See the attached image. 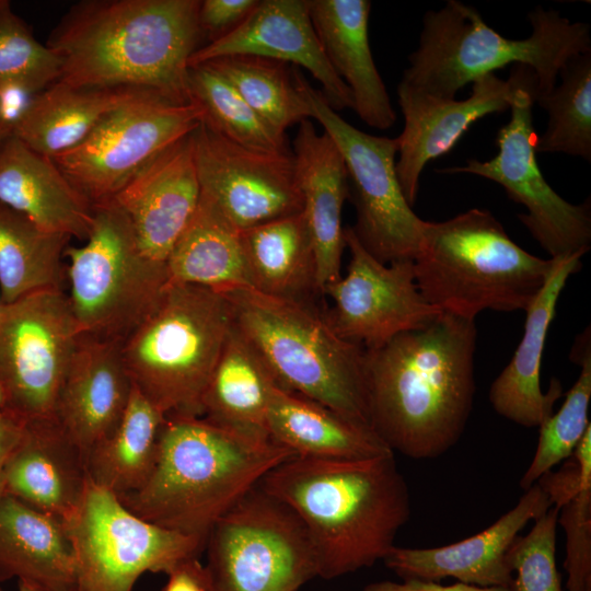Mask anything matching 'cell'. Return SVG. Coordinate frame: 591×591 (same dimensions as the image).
Returning a JSON list of instances; mask_svg holds the SVG:
<instances>
[{"label": "cell", "mask_w": 591, "mask_h": 591, "mask_svg": "<svg viewBox=\"0 0 591 591\" xmlns=\"http://www.w3.org/2000/svg\"><path fill=\"white\" fill-rule=\"evenodd\" d=\"M24 424L7 410L0 409V498L4 495V468L22 436Z\"/></svg>", "instance_id": "46"}, {"label": "cell", "mask_w": 591, "mask_h": 591, "mask_svg": "<svg viewBox=\"0 0 591 591\" xmlns=\"http://www.w3.org/2000/svg\"><path fill=\"white\" fill-rule=\"evenodd\" d=\"M553 264L554 258L519 246L490 211L472 208L444 221H426L414 269L430 304L475 320L485 310L525 311Z\"/></svg>", "instance_id": "7"}, {"label": "cell", "mask_w": 591, "mask_h": 591, "mask_svg": "<svg viewBox=\"0 0 591 591\" xmlns=\"http://www.w3.org/2000/svg\"><path fill=\"white\" fill-rule=\"evenodd\" d=\"M0 202L48 232L79 240L93 223V205L54 160L11 134L0 141Z\"/></svg>", "instance_id": "26"}, {"label": "cell", "mask_w": 591, "mask_h": 591, "mask_svg": "<svg viewBox=\"0 0 591 591\" xmlns=\"http://www.w3.org/2000/svg\"><path fill=\"white\" fill-rule=\"evenodd\" d=\"M266 430L301 457L358 460L393 452L373 430L279 386L271 394Z\"/></svg>", "instance_id": "29"}, {"label": "cell", "mask_w": 591, "mask_h": 591, "mask_svg": "<svg viewBox=\"0 0 591 591\" xmlns=\"http://www.w3.org/2000/svg\"><path fill=\"white\" fill-rule=\"evenodd\" d=\"M60 76L56 54L34 37L9 1L0 0V93L21 89L36 95Z\"/></svg>", "instance_id": "41"}, {"label": "cell", "mask_w": 591, "mask_h": 591, "mask_svg": "<svg viewBox=\"0 0 591 591\" xmlns=\"http://www.w3.org/2000/svg\"><path fill=\"white\" fill-rule=\"evenodd\" d=\"M199 0H86L73 4L46 46L74 88L130 89L193 103L189 58L204 36Z\"/></svg>", "instance_id": "2"}, {"label": "cell", "mask_w": 591, "mask_h": 591, "mask_svg": "<svg viewBox=\"0 0 591 591\" xmlns=\"http://www.w3.org/2000/svg\"><path fill=\"white\" fill-rule=\"evenodd\" d=\"M560 83L534 99L548 114L537 137L536 153H565L591 161V50L572 57L560 69Z\"/></svg>", "instance_id": "37"}, {"label": "cell", "mask_w": 591, "mask_h": 591, "mask_svg": "<svg viewBox=\"0 0 591 591\" xmlns=\"http://www.w3.org/2000/svg\"><path fill=\"white\" fill-rule=\"evenodd\" d=\"M0 591H4V590L0 587Z\"/></svg>", "instance_id": "50"}, {"label": "cell", "mask_w": 591, "mask_h": 591, "mask_svg": "<svg viewBox=\"0 0 591 591\" xmlns=\"http://www.w3.org/2000/svg\"><path fill=\"white\" fill-rule=\"evenodd\" d=\"M165 266L169 283L220 291L252 288L241 231L201 193L197 210Z\"/></svg>", "instance_id": "31"}, {"label": "cell", "mask_w": 591, "mask_h": 591, "mask_svg": "<svg viewBox=\"0 0 591 591\" xmlns=\"http://www.w3.org/2000/svg\"><path fill=\"white\" fill-rule=\"evenodd\" d=\"M558 509L551 507L534 521L530 532L518 535L507 553L515 591H563L556 568Z\"/></svg>", "instance_id": "42"}, {"label": "cell", "mask_w": 591, "mask_h": 591, "mask_svg": "<svg viewBox=\"0 0 591 591\" xmlns=\"http://www.w3.org/2000/svg\"><path fill=\"white\" fill-rule=\"evenodd\" d=\"M234 324L279 387L371 430L366 350L343 339L311 300L225 291Z\"/></svg>", "instance_id": "6"}, {"label": "cell", "mask_w": 591, "mask_h": 591, "mask_svg": "<svg viewBox=\"0 0 591 591\" xmlns=\"http://www.w3.org/2000/svg\"><path fill=\"white\" fill-rule=\"evenodd\" d=\"M536 79L520 65V79L510 104V120L497 132V154L487 161L437 170L443 174H473L503 187L508 197L525 207L518 218L551 258L584 255L591 247L590 198L573 205L559 196L537 164V136L532 107Z\"/></svg>", "instance_id": "13"}, {"label": "cell", "mask_w": 591, "mask_h": 591, "mask_svg": "<svg viewBox=\"0 0 591 591\" xmlns=\"http://www.w3.org/2000/svg\"><path fill=\"white\" fill-rule=\"evenodd\" d=\"M531 35L507 38L488 26L472 5L448 0L422 18L418 47L408 56L401 84L438 99L453 100L467 83L508 65L535 74L533 99L551 92L560 69L572 57L591 50L590 25L571 22L553 9L529 12Z\"/></svg>", "instance_id": "5"}, {"label": "cell", "mask_w": 591, "mask_h": 591, "mask_svg": "<svg viewBox=\"0 0 591 591\" xmlns=\"http://www.w3.org/2000/svg\"><path fill=\"white\" fill-rule=\"evenodd\" d=\"M131 392L121 344L81 335L54 417L85 456L117 427Z\"/></svg>", "instance_id": "23"}, {"label": "cell", "mask_w": 591, "mask_h": 591, "mask_svg": "<svg viewBox=\"0 0 591 591\" xmlns=\"http://www.w3.org/2000/svg\"><path fill=\"white\" fill-rule=\"evenodd\" d=\"M255 55L308 70L336 111H354V97L329 63L311 21L308 0H258L230 33L199 47L189 67L227 55Z\"/></svg>", "instance_id": "19"}, {"label": "cell", "mask_w": 591, "mask_h": 591, "mask_svg": "<svg viewBox=\"0 0 591 591\" xmlns=\"http://www.w3.org/2000/svg\"><path fill=\"white\" fill-rule=\"evenodd\" d=\"M202 118L194 102L176 104L143 93L106 115L78 146L51 159L92 205L106 202Z\"/></svg>", "instance_id": "14"}, {"label": "cell", "mask_w": 591, "mask_h": 591, "mask_svg": "<svg viewBox=\"0 0 591 591\" xmlns=\"http://www.w3.org/2000/svg\"><path fill=\"white\" fill-rule=\"evenodd\" d=\"M222 76L252 109L279 134L311 118L288 63L255 56L227 55L204 62ZM201 65V63H200Z\"/></svg>", "instance_id": "36"}, {"label": "cell", "mask_w": 591, "mask_h": 591, "mask_svg": "<svg viewBox=\"0 0 591 591\" xmlns=\"http://www.w3.org/2000/svg\"><path fill=\"white\" fill-rule=\"evenodd\" d=\"M257 3L258 0L200 1L198 23L202 34L210 42L224 36L240 25Z\"/></svg>", "instance_id": "43"}, {"label": "cell", "mask_w": 591, "mask_h": 591, "mask_svg": "<svg viewBox=\"0 0 591 591\" xmlns=\"http://www.w3.org/2000/svg\"><path fill=\"white\" fill-rule=\"evenodd\" d=\"M192 102L204 112L202 123L241 146L269 152H291L286 135L262 119L237 91L209 66L189 67Z\"/></svg>", "instance_id": "38"}, {"label": "cell", "mask_w": 591, "mask_h": 591, "mask_svg": "<svg viewBox=\"0 0 591 591\" xmlns=\"http://www.w3.org/2000/svg\"><path fill=\"white\" fill-rule=\"evenodd\" d=\"M80 336L63 290L1 303L2 409L24 422L53 418Z\"/></svg>", "instance_id": "15"}, {"label": "cell", "mask_w": 591, "mask_h": 591, "mask_svg": "<svg viewBox=\"0 0 591 591\" xmlns=\"http://www.w3.org/2000/svg\"><path fill=\"white\" fill-rule=\"evenodd\" d=\"M582 254L554 258L548 277L531 305L522 339L513 357L489 387V402L497 414L522 427H540L552 414L561 396L559 381L541 389V362L557 301L569 277L581 267Z\"/></svg>", "instance_id": "25"}, {"label": "cell", "mask_w": 591, "mask_h": 591, "mask_svg": "<svg viewBox=\"0 0 591 591\" xmlns=\"http://www.w3.org/2000/svg\"><path fill=\"white\" fill-rule=\"evenodd\" d=\"M164 420L165 417L132 385L117 427L85 455L90 482L117 498L138 490L154 466Z\"/></svg>", "instance_id": "34"}, {"label": "cell", "mask_w": 591, "mask_h": 591, "mask_svg": "<svg viewBox=\"0 0 591 591\" xmlns=\"http://www.w3.org/2000/svg\"><path fill=\"white\" fill-rule=\"evenodd\" d=\"M589 327L577 338L570 358L581 367L580 374L567 392L556 414L538 428L540 437L534 456L520 479L529 489L559 462L570 457L587 429L591 426L588 412L591 398V348Z\"/></svg>", "instance_id": "40"}, {"label": "cell", "mask_w": 591, "mask_h": 591, "mask_svg": "<svg viewBox=\"0 0 591 591\" xmlns=\"http://www.w3.org/2000/svg\"><path fill=\"white\" fill-rule=\"evenodd\" d=\"M68 296L81 335L123 343L152 312L169 285L166 266L146 257L123 210L93 205L85 243L68 246Z\"/></svg>", "instance_id": "9"}, {"label": "cell", "mask_w": 591, "mask_h": 591, "mask_svg": "<svg viewBox=\"0 0 591 591\" xmlns=\"http://www.w3.org/2000/svg\"><path fill=\"white\" fill-rule=\"evenodd\" d=\"M193 142L201 195L239 231L302 211L292 151L247 148L202 121Z\"/></svg>", "instance_id": "17"}, {"label": "cell", "mask_w": 591, "mask_h": 591, "mask_svg": "<svg viewBox=\"0 0 591 591\" xmlns=\"http://www.w3.org/2000/svg\"><path fill=\"white\" fill-rule=\"evenodd\" d=\"M70 240L0 202L1 303L38 291L63 290L67 271L62 257Z\"/></svg>", "instance_id": "35"}, {"label": "cell", "mask_w": 591, "mask_h": 591, "mask_svg": "<svg viewBox=\"0 0 591 591\" xmlns=\"http://www.w3.org/2000/svg\"><path fill=\"white\" fill-rule=\"evenodd\" d=\"M350 262L345 276L324 292L333 300L325 311L332 328L345 340L376 349L399 334L422 328L442 311L420 293L414 260L384 264L344 228Z\"/></svg>", "instance_id": "16"}, {"label": "cell", "mask_w": 591, "mask_h": 591, "mask_svg": "<svg viewBox=\"0 0 591 591\" xmlns=\"http://www.w3.org/2000/svg\"><path fill=\"white\" fill-rule=\"evenodd\" d=\"M296 85L306 101L311 118L334 140L344 159L360 244L378 260H414L422 245L426 221L407 201L396 173L397 138L367 134L334 111L322 92L292 67Z\"/></svg>", "instance_id": "11"}, {"label": "cell", "mask_w": 591, "mask_h": 591, "mask_svg": "<svg viewBox=\"0 0 591 591\" xmlns=\"http://www.w3.org/2000/svg\"><path fill=\"white\" fill-rule=\"evenodd\" d=\"M292 155L302 213L315 250L317 292L324 296L341 277L346 248L341 213L350 196L348 173L334 140L325 131L318 134L310 119L299 124Z\"/></svg>", "instance_id": "24"}, {"label": "cell", "mask_w": 591, "mask_h": 591, "mask_svg": "<svg viewBox=\"0 0 591 591\" xmlns=\"http://www.w3.org/2000/svg\"><path fill=\"white\" fill-rule=\"evenodd\" d=\"M225 291L169 283L121 343L134 387L165 418L201 417V399L233 328Z\"/></svg>", "instance_id": "8"}, {"label": "cell", "mask_w": 591, "mask_h": 591, "mask_svg": "<svg viewBox=\"0 0 591 591\" xmlns=\"http://www.w3.org/2000/svg\"><path fill=\"white\" fill-rule=\"evenodd\" d=\"M13 578L53 591L73 590L74 555L62 522L3 495L0 498V582Z\"/></svg>", "instance_id": "28"}, {"label": "cell", "mask_w": 591, "mask_h": 591, "mask_svg": "<svg viewBox=\"0 0 591 591\" xmlns=\"http://www.w3.org/2000/svg\"><path fill=\"white\" fill-rule=\"evenodd\" d=\"M0 304H1V301H0Z\"/></svg>", "instance_id": "51"}, {"label": "cell", "mask_w": 591, "mask_h": 591, "mask_svg": "<svg viewBox=\"0 0 591 591\" xmlns=\"http://www.w3.org/2000/svg\"><path fill=\"white\" fill-rule=\"evenodd\" d=\"M12 127L0 117V141L11 134Z\"/></svg>", "instance_id": "48"}, {"label": "cell", "mask_w": 591, "mask_h": 591, "mask_svg": "<svg viewBox=\"0 0 591 591\" xmlns=\"http://www.w3.org/2000/svg\"><path fill=\"white\" fill-rule=\"evenodd\" d=\"M324 53L354 97V111L367 125L391 128L396 113L378 71L369 42V0H308Z\"/></svg>", "instance_id": "27"}, {"label": "cell", "mask_w": 591, "mask_h": 591, "mask_svg": "<svg viewBox=\"0 0 591 591\" xmlns=\"http://www.w3.org/2000/svg\"><path fill=\"white\" fill-rule=\"evenodd\" d=\"M18 584H19V591H53V590H48V589H45V588H42V587H38V586H34V584H31V583H27V582H23V581H18ZM70 591H77V590L73 589V590H70Z\"/></svg>", "instance_id": "47"}, {"label": "cell", "mask_w": 591, "mask_h": 591, "mask_svg": "<svg viewBox=\"0 0 591 591\" xmlns=\"http://www.w3.org/2000/svg\"><path fill=\"white\" fill-rule=\"evenodd\" d=\"M276 386L271 372L234 324L204 392L201 417L268 436L266 419Z\"/></svg>", "instance_id": "33"}, {"label": "cell", "mask_w": 591, "mask_h": 591, "mask_svg": "<svg viewBox=\"0 0 591 591\" xmlns=\"http://www.w3.org/2000/svg\"><path fill=\"white\" fill-rule=\"evenodd\" d=\"M88 483L85 456L55 417L24 424L4 468V495L66 524Z\"/></svg>", "instance_id": "22"}, {"label": "cell", "mask_w": 591, "mask_h": 591, "mask_svg": "<svg viewBox=\"0 0 591 591\" xmlns=\"http://www.w3.org/2000/svg\"><path fill=\"white\" fill-rule=\"evenodd\" d=\"M252 289L289 299L318 294L313 240L301 212L241 232Z\"/></svg>", "instance_id": "32"}, {"label": "cell", "mask_w": 591, "mask_h": 591, "mask_svg": "<svg viewBox=\"0 0 591 591\" xmlns=\"http://www.w3.org/2000/svg\"><path fill=\"white\" fill-rule=\"evenodd\" d=\"M199 199L192 132L159 154L112 200L128 218L141 253L165 265Z\"/></svg>", "instance_id": "20"}, {"label": "cell", "mask_w": 591, "mask_h": 591, "mask_svg": "<svg viewBox=\"0 0 591 591\" xmlns=\"http://www.w3.org/2000/svg\"><path fill=\"white\" fill-rule=\"evenodd\" d=\"M259 486L303 523L317 577L334 579L373 566L395 546L410 518V496L394 452L358 460L293 455Z\"/></svg>", "instance_id": "3"}, {"label": "cell", "mask_w": 591, "mask_h": 591, "mask_svg": "<svg viewBox=\"0 0 591 591\" xmlns=\"http://www.w3.org/2000/svg\"><path fill=\"white\" fill-rule=\"evenodd\" d=\"M536 484L558 509V523L566 534L567 590L591 591V476L583 475L571 459Z\"/></svg>", "instance_id": "39"}, {"label": "cell", "mask_w": 591, "mask_h": 591, "mask_svg": "<svg viewBox=\"0 0 591 591\" xmlns=\"http://www.w3.org/2000/svg\"><path fill=\"white\" fill-rule=\"evenodd\" d=\"M524 491L511 510L482 532L439 547L394 546L384 557V565L403 580L440 582L455 578L479 587L513 586L514 576L507 563L508 549L530 521L552 507L537 484Z\"/></svg>", "instance_id": "21"}, {"label": "cell", "mask_w": 591, "mask_h": 591, "mask_svg": "<svg viewBox=\"0 0 591 591\" xmlns=\"http://www.w3.org/2000/svg\"><path fill=\"white\" fill-rule=\"evenodd\" d=\"M520 79V65L508 80L495 73L472 82L465 100H443L397 85L404 128L397 138L396 173L403 193L413 207L420 175L428 162L447 154L478 119L509 109Z\"/></svg>", "instance_id": "18"}, {"label": "cell", "mask_w": 591, "mask_h": 591, "mask_svg": "<svg viewBox=\"0 0 591 591\" xmlns=\"http://www.w3.org/2000/svg\"><path fill=\"white\" fill-rule=\"evenodd\" d=\"M363 591H515L513 586L479 587L463 582L443 586L440 582L403 580V582L380 581L368 584Z\"/></svg>", "instance_id": "45"}, {"label": "cell", "mask_w": 591, "mask_h": 591, "mask_svg": "<svg viewBox=\"0 0 591 591\" xmlns=\"http://www.w3.org/2000/svg\"><path fill=\"white\" fill-rule=\"evenodd\" d=\"M162 591H210L206 567L198 558H190L167 573Z\"/></svg>", "instance_id": "44"}, {"label": "cell", "mask_w": 591, "mask_h": 591, "mask_svg": "<svg viewBox=\"0 0 591 591\" xmlns=\"http://www.w3.org/2000/svg\"><path fill=\"white\" fill-rule=\"evenodd\" d=\"M475 320L442 312L366 350L371 427L393 451L436 459L454 447L475 395Z\"/></svg>", "instance_id": "1"}, {"label": "cell", "mask_w": 591, "mask_h": 591, "mask_svg": "<svg viewBox=\"0 0 591 591\" xmlns=\"http://www.w3.org/2000/svg\"><path fill=\"white\" fill-rule=\"evenodd\" d=\"M144 92L74 88L57 81L36 94L11 135L34 151L55 157L82 142L111 112Z\"/></svg>", "instance_id": "30"}, {"label": "cell", "mask_w": 591, "mask_h": 591, "mask_svg": "<svg viewBox=\"0 0 591 591\" xmlns=\"http://www.w3.org/2000/svg\"><path fill=\"white\" fill-rule=\"evenodd\" d=\"M3 404H4V396H3L2 387L0 385V409H2Z\"/></svg>", "instance_id": "49"}, {"label": "cell", "mask_w": 591, "mask_h": 591, "mask_svg": "<svg viewBox=\"0 0 591 591\" xmlns=\"http://www.w3.org/2000/svg\"><path fill=\"white\" fill-rule=\"evenodd\" d=\"M293 455L266 434L169 417L147 482L118 499L135 515L206 545L216 522Z\"/></svg>", "instance_id": "4"}, {"label": "cell", "mask_w": 591, "mask_h": 591, "mask_svg": "<svg viewBox=\"0 0 591 591\" xmlns=\"http://www.w3.org/2000/svg\"><path fill=\"white\" fill-rule=\"evenodd\" d=\"M205 549L210 591H298L317 577L303 523L259 484L216 522Z\"/></svg>", "instance_id": "10"}, {"label": "cell", "mask_w": 591, "mask_h": 591, "mask_svg": "<svg viewBox=\"0 0 591 591\" xmlns=\"http://www.w3.org/2000/svg\"><path fill=\"white\" fill-rule=\"evenodd\" d=\"M65 526L74 555L77 591H132L143 573L167 575L205 551L199 540L135 515L90 479L78 511Z\"/></svg>", "instance_id": "12"}]
</instances>
